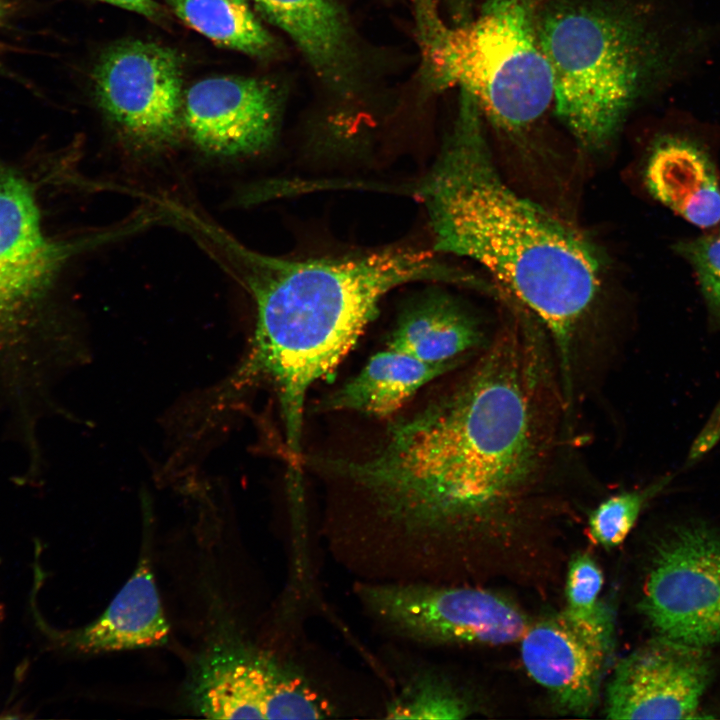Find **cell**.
<instances>
[{"label": "cell", "mask_w": 720, "mask_h": 720, "mask_svg": "<svg viewBox=\"0 0 720 720\" xmlns=\"http://www.w3.org/2000/svg\"><path fill=\"white\" fill-rule=\"evenodd\" d=\"M472 712L468 699L439 674L421 670L387 704V719L455 720Z\"/></svg>", "instance_id": "d6986e66"}, {"label": "cell", "mask_w": 720, "mask_h": 720, "mask_svg": "<svg viewBox=\"0 0 720 720\" xmlns=\"http://www.w3.org/2000/svg\"><path fill=\"white\" fill-rule=\"evenodd\" d=\"M15 0H0V25L14 10Z\"/></svg>", "instance_id": "d4e9b609"}, {"label": "cell", "mask_w": 720, "mask_h": 720, "mask_svg": "<svg viewBox=\"0 0 720 720\" xmlns=\"http://www.w3.org/2000/svg\"><path fill=\"white\" fill-rule=\"evenodd\" d=\"M505 329L448 392L331 469L351 503L334 526L375 575L427 582L441 542L507 506L544 472L553 431L540 356Z\"/></svg>", "instance_id": "6da1fadb"}, {"label": "cell", "mask_w": 720, "mask_h": 720, "mask_svg": "<svg viewBox=\"0 0 720 720\" xmlns=\"http://www.w3.org/2000/svg\"><path fill=\"white\" fill-rule=\"evenodd\" d=\"M186 25L213 43L249 56L276 51L271 34L246 0H164Z\"/></svg>", "instance_id": "ac0fdd59"}, {"label": "cell", "mask_w": 720, "mask_h": 720, "mask_svg": "<svg viewBox=\"0 0 720 720\" xmlns=\"http://www.w3.org/2000/svg\"><path fill=\"white\" fill-rule=\"evenodd\" d=\"M483 341L478 321L452 299L437 295L404 314L388 347L428 363H459Z\"/></svg>", "instance_id": "e0dca14e"}, {"label": "cell", "mask_w": 720, "mask_h": 720, "mask_svg": "<svg viewBox=\"0 0 720 720\" xmlns=\"http://www.w3.org/2000/svg\"><path fill=\"white\" fill-rule=\"evenodd\" d=\"M675 250L693 267L708 307L720 321V236L680 241Z\"/></svg>", "instance_id": "7402d4cb"}, {"label": "cell", "mask_w": 720, "mask_h": 720, "mask_svg": "<svg viewBox=\"0 0 720 720\" xmlns=\"http://www.w3.org/2000/svg\"><path fill=\"white\" fill-rule=\"evenodd\" d=\"M168 635L152 568L143 556L104 613L80 632L77 643L88 652H113L161 646Z\"/></svg>", "instance_id": "9a60e30c"}, {"label": "cell", "mask_w": 720, "mask_h": 720, "mask_svg": "<svg viewBox=\"0 0 720 720\" xmlns=\"http://www.w3.org/2000/svg\"><path fill=\"white\" fill-rule=\"evenodd\" d=\"M640 609L658 636L706 648L720 643V534L701 523L656 547Z\"/></svg>", "instance_id": "52a82bcc"}, {"label": "cell", "mask_w": 720, "mask_h": 720, "mask_svg": "<svg viewBox=\"0 0 720 720\" xmlns=\"http://www.w3.org/2000/svg\"><path fill=\"white\" fill-rule=\"evenodd\" d=\"M643 0H548L537 35L554 80L555 111L576 140L599 149L660 82L670 56Z\"/></svg>", "instance_id": "277c9868"}, {"label": "cell", "mask_w": 720, "mask_h": 720, "mask_svg": "<svg viewBox=\"0 0 720 720\" xmlns=\"http://www.w3.org/2000/svg\"><path fill=\"white\" fill-rule=\"evenodd\" d=\"M89 242L47 236L33 185L0 160V330L35 320L63 265Z\"/></svg>", "instance_id": "30bf717a"}, {"label": "cell", "mask_w": 720, "mask_h": 720, "mask_svg": "<svg viewBox=\"0 0 720 720\" xmlns=\"http://www.w3.org/2000/svg\"><path fill=\"white\" fill-rule=\"evenodd\" d=\"M107 3L139 14L151 21L161 22L165 19L162 7L154 0H95Z\"/></svg>", "instance_id": "cb8c5ba5"}, {"label": "cell", "mask_w": 720, "mask_h": 720, "mask_svg": "<svg viewBox=\"0 0 720 720\" xmlns=\"http://www.w3.org/2000/svg\"><path fill=\"white\" fill-rule=\"evenodd\" d=\"M650 194L688 222L708 228L720 221V187L708 154L696 143L667 136L653 147L645 168Z\"/></svg>", "instance_id": "5bb4252c"}, {"label": "cell", "mask_w": 720, "mask_h": 720, "mask_svg": "<svg viewBox=\"0 0 720 720\" xmlns=\"http://www.w3.org/2000/svg\"><path fill=\"white\" fill-rule=\"evenodd\" d=\"M232 247L256 306L250 350L236 379L271 385L290 467L298 469L309 388L333 373L388 292L410 282L447 279L449 273L429 252L411 248L292 260Z\"/></svg>", "instance_id": "3957f363"}, {"label": "cell", "mask_w": 720, "mask_h": 720, "mask_svg": "<svg viewBox=\"0 0 720 720\" xmlns=\"http://www.w3.org/2000/svg\"><path fill=\"white\" fill-rule=\"evenodd\" d=\"M482 116L462 93L454 128L416 190L434 249L477 262L537 317L568 385L581 327L600 288V258L580 232L504 182Z\"/></svg>", "instance_id": "7a4b0ae2"}, {"label": "cell", "mask_w": 720, "mask_h": 720, "mask_svg": "<svg viewBox=\"0 0 720 720\" xmlns=\"http://www.w3.org/2000/svg\"><path fill=\"white\" fill-rule=\"evenodd\" d=\"M183 60L153 41L113 43L93 70L96 102L128 140L147 147L172 142L183 128Z\"/></svg>", "instance_id": "ba28073f"}, {"label": "cell", "mask_w": 720, "mask_h": 720, "mask_svg": "<svg viewBox=\"0 0 720 720\" xmlns=\"http://www.w3.org/2000/svg\"><path fill=\"white\" fill-rule=\"evenodd\" d=\"M670 481V476H663L644 488L623 491L602 501L588 518V531L592 540L605 548L622 543L643 508Z\"/></svg>", "instance_id": "ffe728a7"}, {"label": "cell", "mask_w": 720, "mask_h": 720, "mask_svg": "<svg viewBox=\"0 0 720 720\" xmlns=\"http://www.w3.org/2000/svg\"><path fill=\"white\" fill-rule=\"evenodd\" d=\"M720 440V401L712 411L700 433L696 436L687 455L690 467L706 456Z\"/></svg>", "instance_id": "603a6c76"}, {"label": "cell", "mask_w": 720, "mask_h": 720, "mask_svg": "<svg viewBox=\"0 0 720 720\" xmlns=\"http://www.w3.org/2000/svg\"><path fill=\"white\" fill-rule=\"evenodd\" d=\"M457 365L428 363L388 347L373 355L355 377L325 398L320 408L388 417L421 387Z\"/></svg>", "instance_id": "2e32d148"}, {"label": "cell", "mask_w": 720, "mask_h": 720, "mask_svg": "<svg viewBox=\"0 0 720 720\" xmlns=\"http://www.w3.org/2000/svg\"><path fill=\"white\" fill-rule=\"evenodd\" d=\"M354 592L385 631L422 644H506L521 639L529 626L516 606L477 588L359 581Z\"/></svg>", "instance_id": "8992f818"}, {"label": "cell", "mask_w": 720, "mask_h": 720, "mask_svg": "<svg viewBox=\"0 0 720 720\" xmlns=\"http://www.w3.org/2000/svg\"><path fill=\"white\" fill-rule=\"evenodd\" d=\"M603 574L595 560L586 553L576 554L570 561L566 581V607L562 611L571 619L595 622L611 618L599 601Z\"/></svg>", "instance_id": "44dd1931"}, {"label": "cell", "mask_w": 720, "mask_h": 720, "mask_svg": "<svg viewBox=\"0 0 720 720\" xmlns=\"http://www.w3.org/2000/svg\"><path fill=\"white\" fill-rule=\"evenodd\" d=\"M280 94L270 81L220 75L184 92L183 128L202 150L222 156L254 154L275 137Z\"/></svg>", "instance_id": "7c38bea8"}, {"label": "cell", "mask_w": 720, "mask_h": 720, "mask_svg": "<svg viewBox=\"0 0 720 720\" xmlns=\"http://www.w3.org/2000/svg\"><path fill=\"white\" fill-rule=\"evenodd\" d=\"M712 673L704 648L658 636L616 666L607 688L606 717L696 718Z\"/></svg>", "instance_id": "8fae6325"}, {"label": "cell", "mask_w": 720, "mask_h": 720, "mask_svg": "<svg viewBox=\"0 0 720 720\" xmlns=\"http://www.w3.org/2000/svg\"><path fill=\"white\" fill-rule=\"evenodd\" d=\"M611 641V618L582 622L561 612L528 626L521 637V658L530 677L561 710L586 717L598 698Z\"/></svg>", "instance_id": "4fadbf2b"}, {"label": "cell", "mask_w": 720, "mask_h": 720, "mask_svg": "<svg viewBox=\"0 0 720 720\" xmlns=\"http://www.w3.org/2000/svg\"><path fill=\"white\" fill-rule=\"evenodd\" d=\"M190 689L196 711L209 719H319L332 712L297 671L243 644L209 651Z\"/></svg>", "instance_id": "9c48e42d"}, {"label": "cell", "mask_w": 720, "mask_h": 720, "mask_svg": "<svg viewBox=\"0 0 720 720\" xmlns=\"http://www.w3.org/2000/svg\"><path fill=\"white\" fill-rule=\"evenodd\" d=\"M426 71L438 88L457 86L507 131L540 119L553 104V74L540 45L534 0H488L455 28L425 17Z\"/></svg>", "instance_id": "5b68a950"}]
</instances>
